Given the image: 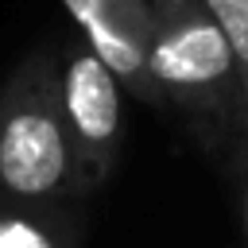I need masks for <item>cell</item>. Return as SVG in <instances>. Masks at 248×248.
<instances>
[{
	"instance_id": "8992f818",
	"label": "cell",
	"mask_w": 248,
	"mask_h": 248,
	"mask_svg": "<svg viewBox=\"0 0 248 248\" xmlns=\"http://www.w3.org/2000/svg\"><path fill=\"white\" fill-rule=\"evenodd\" d=\"M202 4L221 27L225 43L232 46L240 74H244V93H248V0H202ZM244 132H248V108H244Z\"/></svg>"
},
{
	"instance_id": "277c9868",
	"label": "cell",
	"mask_w": 248,
	"mask_h": 248,
	"mask_svg": "<svg viewBox=\"0 0 248 248\" xmlns=\"http://www.w3.org/2000/svg\"><path fill=\"white\" fill-rule=\"evenodd\" d=\"M78 27V39L108 66L128 97L147 108H167L151 74L155 8L151 0H58Z\"/></svg>"
},
{
	"instance_id": "7a4b0ae2",
	"label": "cell",
	"mask_w": 248,
	"mask_h": 248,
	"mask_svg": "<svg viewBox=\"0 0 248 248\" xmlns=\"http://www.w3.org/2000/svg\"><path fill=\"white\" fill-rule=\"evenodd\" d=\"M0 198L81 202L62 116L58 43L31 46L0 85Z\"/></svg>"
},
{
	"instance_id": "6da1fadb",
	"label": "cell",
	"mask_w": 248,
	"mask_h": 248,
	"mask_svg": "<svg viewBox=\"0 0 248 248\" xmlns=\"http://www.w3.org/2000/svg\"><path fill=\"white\" fill-rule=\"evenodd\" d=\"M151 74L163 105L182 120L198 151L225 174L244 143V74L202 0H151Z\"/></svg>"
},
{
	"instance_id": "3957f363",
	"label": "cell",
	"mask_w": 248,
	"mask_h": 248,
	"mask_svg": "<svg viewBox=\"0 0 248 248\" xmlns=\"http://www.w3.org/2000/svg\"><path fill=\"white\" fill-rule=\"evenodd\" d=\"M58 89H62V116L74 143L78 186L89 198L105 186L120 163L124 147V89L108 74V66L74 35L58 39Z\"/></svg>"
},
{
	"instance_id": "52a82bcc",
	"label": "cell",
	"mask_w": 248,
	"mask_h": 248,
	"mask_svg": "<svg viewBox=\"0 0 248 248\" xmlns=\"http://www.w3.org/2000/svg\"><path fill=\"white\" fill-rule=\"evenodd\" d=\"M229 178L236 182V205H240V232H244V244H248V132H244L240 155H236V159H232V167H229Z\"/></svg>"
},
{
	"instance_id": "5b68a950",
	"label": "cell",
	"mask_w": 248,
	"mask_h": 248,
	"mask_svg": "<svg viewBox=\"0 0 248 248\" xmlns=\"http://www.w3.org/2000/svg\"><path fill=\"white\" fill-rule=\"evenodd\" d=\"M0 248H81V225L70 202L0 198Z\"/></svg>"
}]
</instances>
